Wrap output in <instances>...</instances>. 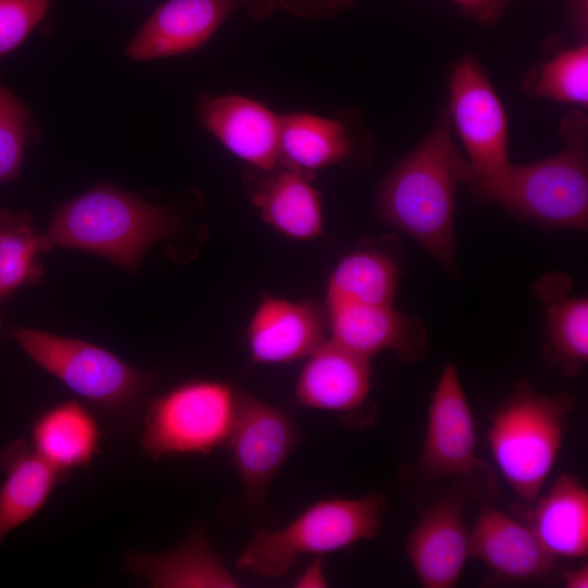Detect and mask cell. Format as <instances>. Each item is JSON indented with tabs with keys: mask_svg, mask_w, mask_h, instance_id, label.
<instances>
[{
	"mask_svg": "<svg viewBox=\"0 0 588 588\" xmlns=\"http://www.w3.org/2000/svg\"><path fill=\"white\" fill-rule=\"evenodd\" d=\"M13 336L36 364L99 407L127 409L147 388L145 373L96 344L33 329Z\"/></svg>",
	"mask_w": 588,
	"mask_h": 588,
	"instance_id": "cell-7",
	"label": "cell"
},
{
	"mask_svg": "<svg viewBox=\"0 0 588 588\" xmlns=\"http://www.w3.org/2000/svg\"><path fill=\"white\" fill-rule=\"evenodd\" d=\"M326 320L314 304L266 296L246 331L252 360L284 364L308 356L324 341Z\"/></svg>",
	"mask_w": 588,
	"mask_h": 588,
	"instance_id": "cell-17",
	"label": "cell"
},
{
	"mask_svg": "<svg viewBox=\"0 0 588 588\" xmlns=\"http://www.w3.org/2000/svg\"><path fill=\"white\" fill-rule=\"evenodd\" d=\"M0 323H1V319H0Z\"/></svg>",
	"mask_w": 588,
	"mask_h": 588,
	"instance_id": "cell-34",
	"label": "cell"
},
{
	"mask_svg": "<svg viewBox=\"0 0 588 588\" xmlns=\"http://www.w3.org/2000/svg\"><path fill=\"white\" fill-rule=\"evenodd\" d=\"M449 107L468 159L458 166L462 176L489 179L510 164L507 115L483 64L471 52L456 59L449 75Z\"/></svg>",
	"mask_w": 588,
	"mask_h": 588,
	"instance_id": "cell-9",
	"label": "cell"
},
{
	"mask_svg": "<svg viewBox=\"0 0 588 588\" xmlns=\"http://www.w3.org/2000/svg\"><path fill=\"white\" fill-rule=\"evenodd\" d=\"M469 529V556L482 561L497 576L515 581L539 579L551 572L554 556L519 519L493 504H480Z\"/></svg>",
	"mask_w": 588,
	"mask_h": 588,
	"instance_id": "cell-16",
	"label": "cell"
},
{
	"mask_svg": "<svg viewBox=\"0 0 588 588\" xmlns=\"http://www.w3.org/2000/svg\"><path fill=\"white\" fill-rule=\"evenodd\" d=\"M280 161L298 169L315 170L354 161H366L373 142L356 111L339 118L306 112L281 114Z\"/></svg>",
	"mask_w": 588,
	"mask_h": 588,
	"instance_id": "cell-14",
	"label": "cell"
},
{
	"mask_svg": "<svg viewBox=\"0 0 588 588\" xmlns=\"http://www.w3.org/2000/svg\"><path fill=\"white\" fill-rule=\"evenodd\" d=\"M517 513L554 558L588 555V489L575 474H562L548 493Z\"/></svg>",
	"mask_w": 588,
	"mask_h": 588,
	"instance_id": "cell-21",
	"label": "cell"
},
{
	"mask_svg": "<svg viewBox=\"0 0 588 588\" xmlns=\"http://www.w3.org/2000/svg\"><path fill=\"white\" fill-rule=\"evenodd\" d=\"M575 397L540 394L525 380L491 414L487 433L501 474L524 504H531L549 477Z\"/></svg>",
	"mask_w": 588,
	"mask_h": 588,
	"instance_id": "cell-4",
	"label": "cell"
},
{
	"mask_svg": "<svg viewBox=\"0 0 588 588\" xmlns=\"http://www.w3.org/2000/svg\"><path fill=\"white\" fill-rule=\"evenodd\" d=\"M465 498L452 489L425 509L406 541V553L424 588L455 587L469 556Z\"/></svg>",
	"mask_w": 588,
	"mask_h": 588,
	"instance_id": "cell-13",
	"label": "cell"
},
{
	"mask_svg": "<svg viewBox=\"0 0 588 588\" xmlns=\"http://www.w3.org/2000/svg\"><path fill=\"white\" fill-rule=\"evenodd\" d=\"M562 577L566 588H587L588 564L585 563L575 569L565 571Z\"/></svg>",
	"mask_w": 588,
	"mask_h": 588,
	"instance_id": "cell-33",
	"label": "cell"
},
{
	"mask_svg": "<svg viewBox=\"0 0 588 588\" xmlns=\"http://www.w3.org/2000/svg\"><path fill=\"white\" fill-rule=\"evenodd\" d=\"M175 219L164 207L98 183L60 205L42 234L49 248L61 246L98 254L135 270L155 242L173 232Z\"/></svg>",
	"mask_w": 588,
	"mask_h": 588,
	"instance_id": "cell-3",
	"label": "cell"
},
{
	"mask_svg": "<svg viewBox=\"0 0 588 588\" xmlns=\"http://www.w3.org/2000/svg\"><path fill=\"white\" fill-rule=\"evenodd\" d=\"M356 0H274L277 9L305 19H326L336 15Z\"/></svg>",
	"mask_w": 588,
	"mask_h": 588,
	"instance_id": "cell-30",
	"label": "cell"
},
{
	"mask_svg": "<svg viewBox=\"0 0 588 588\" xmlns=\"http://www.w3.org/2000/svg\"><path fill=\"white\" fill-rule=\"evenodd\" d=\"M562 151L528 164H510L489 179L462 176L480 204L500 205L520 221L541 230L588 228V118L572 109L562 118Z\"/></svg>",
	"mask_w": 588,
	"mask_h": 588,
	"instance_id": "cell-2",
	"label": "cell"
},
{
	"mask_svg": "<svg viewBox=\"0 0 588 588\" xmlns=\"http://www.w3.org/2000/svg\"><path fill=\"white\" fill-rule=\"evenodd\" d=\"M573 281L566 274L551 273L532 286L544 306L543 364L562 376L579 375L588 362V301L569 297Z\"/></svg>",
	"mask_w": 588,
	"mask_h": 588,
	"instance_id": "cell-19",
	"label": "cell"
},
{
	"mask_svg": "<svg viewBox=\"0 0 588 588\" xmlns=\"http://www.w3.org/2000/svg\"><path fill=\"white\" fill-rule=\"evenodd\" d=\"M522 87L534 97L588 106V44L559 49L526 73Z\"/></svg>",
	"mask_w": 588,
	"mask_h": 588,
	"instance_id": "cell-27",
	"label": "cell"
},
{
	"mask_svg": "<svg viewBox=\"0 0 588 588\" xmlns=\"http://www.w3.org/2000/svg\"><path fill=\"white\" fill-rule=\"evenodd\" d=\"M5 479L0 489V544L22 524L35 516L64 474L24 439L8 444L0 454Z\"/></svg>",
	"mask_w": 588,
	"mask_h": 588,
	"instance_id": "cell-23",
	"label": "cell"
},
{
	"mask_svg": "<svg viewBox=\"0 0 588 588\" xmlns=\"http://www.w3.org/2000/svg\"><path fill=\"white\" fill-rule=\"evenodd\" d=\"M462 157L445 108L382 180L376 198L379 219L411 236L451 273L456 270L454 216Z\"/></svg>",
	"mask_w": 588,
	"mask_h": 588,
	"instance_id": "cell-1",
	"label": "cell"
},
{
	"mask_svg": "<svg viewBox=\"0 0 588 588\" xmlns=\"http://www.w3.org/2000/svg\"><path fill=\"white\" fill-rule=\"evenodd\" d=\"M238 10L264 21L277 5L274 0H168L143 23L127 44L125 54L146 61L194 51Z\"/></svg>",
	"mask_w": 588,
	"mask_h": 588,
	"instance_id": "cell-10",
	"label": "cell"
},
{
	"mask_svg": "<svg viewBox=\"0 0 588 588\" xmlns=\"http://www.w3.org/2000/svg\"><path fill=\"white\" fill-rule=\"evenodd\" d=\"M250 191V201L260 218L279 233L299 241L323 231L321 195L313 185V172L282 161L261 171Z\"/></svg>",
	"mask_w": 588,
	"mask_h": 588,
	"instance_id": "cell-20",
	"label": "cell"
},
{
	"mask_svg": "<svg viewBox=\"0 0 588 588\" xmlns=\"http://www.w3.org/2000/svg\"><path fill=\"white\" fill-rule=\"evenodd\" d=\"M293 586L296 588H323L328 586L322 555L315 556L309 565L295 579Z\"/></svg>",
	"mask_w": 588,
	"mask_h": 588,
	"instance_id": "cell-32",
	"label": "cell"
},
{
	"mask_svg": "<svg viewBox=\"0 0 588 588\" xmlns=\"http://www.w3.org/2000/svg\"><path fill=\"white\" fill-rule=\"evenodd\" d=\"M370 360L338 344L323 341L309 355L295 387L298 405L327 412L360 408L370 389Z\"/></svg>",
	"mask_w": 588,
	"mask_h": 588,
	"instance_id": "cell-18",
	"label": "cell"
},
{
	"mask_svg": "<svg viewBox=\"0 0 588 588\" xmlns=\"http://www.w3.org/2000/svg\"><path fill=\"white\" fill-rule=\"evenodd\" d=\"M196 111L201 125L231 154L258 171H270L278 166L280 114L238 95L204 94Z\"/></svg>",
	"mask_w": 588,
	"mask_h": 588,
	"instance_id": "cell-15",
	"label": "cell"
},
{
	"mask_svg": "<svg viewBox=\"0 0 588 588\" xmlns=\"http://www.w3.org/2000/svg\"><path fill=\"white\" fill-rule=\"evenodd\" d=\"M326 318L331 340L369 360L391 351L403 364L415 365L428 353L427 330L420 320L392 306L326 303Z\"/></svg>",
	"mask_w": 588,
	"mask_h": 588,
	"instance_id": "cell-12",
	"label": "cell"
},
{
	"mask_svg": "<svg viewBox=\"0 0 588 588\" xmlns=\"http://www.w3.org/2000/svg\"><path fill=\"white\" fill-rule=\"evenodd\" d=\"M417 466L428 480L463 476L480 504H494L499 497L494 473L476 456L474 416L452 363L444 366L430 396Z\"/></svg>",
	"mask_w": 588,
	"mask_h": 588,
	"instance_id": "cell-8",
	"label": "cell"
},
{
	"mask_svg": "<svg viewBox=\"0 0 588 588\" xmlns=\"http://www.w3.org/2000/svg\"><path fill=\"white\" fill-rule=\"evenodd\" d=\"M399 279V261L392 252L380 247L358 248L331 272L326 303L392 306Z\"/></svg>",
	"mask_w": 588,
	"mask_h": 588,
	"instance_id": "cell-25",
	"label": "cell"
},
{
	"mask_svg": "<svg viewBox=\"0 0 588 588\" xmlns=\"http://www.w3.org/2000/svg\"><path fill=\"white\" fill-rule=\"evenodd\" d=\"M49 7V0H0V57L28 37Z\"/></svg>",
	"mask_w": 588,
	"mask_h": 588,
	"instance_id": "cell-29",
	"label": "cell"
},
{
	"mask_svg": "<svg viewBox=\"0 0 588 588\" xmlns=\"http://www.w3.org/2000/svg\"><path fill=\"white\" fill-rule=\"evenodd\" d=\"M299 441L289 415L238 390L234 426L226 442L244 495L260 501Z\"/></svg>",
	"mask_w": 588,
	"mask_h": 588,
	"instance_id": "cell-11",
	"label": "cell"
},
{
	"mask_svg": "<svg viewBox=\"0 0 588 588\" xmlns=\"http://www.w3.org/2000/svg\"><path fill=\"white\" fill-rule=\"evenodd\" d=\"M33 136L27 108L0 85V183H9L19 176L25 149Z\"/></svg>",
	"mask_w": 588,
	"mask_h": 588,
	"instance_id": "cell-28",
	"label": "cell"
},
{
	"mask_svg": "<svg viewBox=\"0 0 588 588\" xmlns=\"http://www.w3.org/2000/svg\"><path fill=\"white\" fill-rule=\"evenodd\" d=\"M238 390L225 382L196 380L158 396L149 406L140 443L155 460L207 454L226 444Z\"/></svg>",
	"mask_w": 588,
	"mask_h": 588,
	"instance_id": "cell-6",
	"label": "cell"
},
{
	"mask_svg": "<svg viewBox=\"0 0 588 588\" xmlns=\"http://www.w3.org/2000/svg\"><path fill=\"white\" fill-rule=\"evenodd\" d=\"M99 441L96 417L76 401L48 408L32 427L33 449L63 474L89 464L98 452Z\"/></svg>",
	"mask_w": 588,
	"mask_h": 588,
	"instance_id": "cell-24",
	"label": "cell"
},
{
	"mask_svg": "<svg viewBox=\"0 0 588 588\" xmlns=\"http://www.w3.org/2000/svg\"><path fill=\"white\" fill-rule=\"evenodd\" d=\"M468 19L483 26H494L503 17L506 0H452Z\"/></svg>",
	"mask_w": 588,
	"mask_h": 588,
	"instance_id": "cell-31",
	"label": "cell"
},
{
	"mask_svg": "<svg viewBox=\"0 0 588 588\" xmlns=\"http://www.w3.org/2000/svg\"><path fill=\"white\" fill-rule=\"evenodd\" d=\"M387 511L382 493L319 500L280 529H260L237 559L238 568L274 579L302 554L322 555L369 540L380 531Z\"/></svg>",
	"mask_w": 588,
	"mask_h": 588,
	"instance_id": "cell-5",
	"label": "cell"
},
{
	"mask_svg": "<svg viewBox=\"0 0 588 588\" xmlns=\"http://www.w3.org/2000/svg\"><path fill=\"white\" fill-rule=\"evenodd\" d=\"M50 249L35 232L29 215L0 208V299L44 273L39 254Z\"/></svg>",
	"mask_w": 588,
	"mask_h": 588,
	"instance_id": "cell-26",
	"label": "cell"
},
{
	"mask_svg": "<svg viewBox=\"0 0 588 588\" xmlns=\"http://www.w3.org/2000/svg\"><path fill=\"white\" fill-rule=\"evenodd\" d=\"M127 571L159 588H235L240 583L209 544L204 528L180 547L162 553H134Z\"/></svg>",
	"mask_w": 588,
	"mask_h": 588,
	"instance_id": "cell-22",
	"label": "cell"
}]
</instances>
